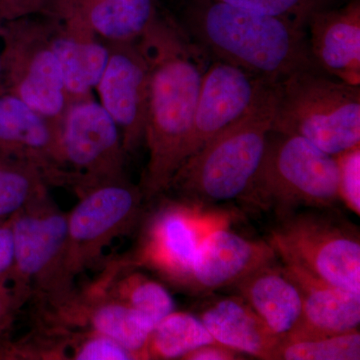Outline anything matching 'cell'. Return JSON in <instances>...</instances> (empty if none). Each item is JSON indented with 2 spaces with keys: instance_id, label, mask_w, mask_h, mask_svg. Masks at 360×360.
<instances>
[{
  "instance_id": "obj_8",
  "label": "cell",
  "mask_w": 360,
  "mask_h": 360,
  "mask_svg": "<svg viewBox=\"0 0 360 360\" xmlns=\"http://www.w3.org/2000/svg\"><path fill=\"white\" fill-rule=\"evenodd\" d=\"M56 18L27 16L0 25L4 39L0 92L25 101L52 124L63 129L68 96L51 45Z\"/></svg>"
},
{
  "instance_id": "obj_20",
  "label": "cell",
  "mask_w": 360,
  "mask_h": 360,
  "mask_svg": "<svg viewBox=\"0 0 360 360\" xmlns=\"http://www.w3.org/2000/svg\"><path fill=\"white\" fill-rule=\"evenodd\" d=\"M231 288L283 340L300 323L302 293L276 260L251 272Z\"/></svg>"
},
{
  "instance_id": "obj_31",
  "label": "cell",
  "mask_w": 360,
  "mask_h": 360,
  "mask_svg": "<svg viewBox=\"0 0 360 360\" xmlns=\"http://www.w3.org/2000/svg\"><path fill=\"white\" fill-rule=\"evenodd\" d=\"M6 281L0 279V333L11 323L14 311L32 296L30 291L16 284L9 288Z\"/></svg>"
},
{
  "instance_id": "obj_5",
  "label": "cell",
  "mask_w": 360,
  "mask_h": 360,
  "mask_svg": "<svg viewBox=\"0 0 360 360\" xmlns=\"http://www.w3.org/2000/svg\"><path fill=\"white\" fill-rule=\"evenodd\" d=\"M274 87L271 131L302 137L333 156L359 146L360 85L307 70Z\"/></svg>"
},
{
  "instance_id": "obj_14",
  "label": "cell",
  "mask_w": 360,
  "mask_h": 360,
  "mask_svg": "<svg viewBox=\"0 0 360 360\" xmlns=\"http://www.w3.org/2000/svg\"><path fill=\"white\" fill-rule=\"evenodd\" d=\"M42 319L47 326L63 329L82 328L96 331L120 343L134 359H148L146 349L155 323L91 283Z\"/></svg>"
},
{
  "instance_id": "obj_23",
  "label": "cell",
  "mask_w": 360,
  "mask_h": 360,
  "mask_svg": "<svg viewBox=\"0 0 360 360\" xmlns=\"http://www.w3.org/2000/svg\"><path fill=\"white\" fill-rule=\"evenodd\" d=\"M135 269L129 258L116 260L94 283L148 316L156 326L174 311V298L162 284Z\"/></svg>"
},
{
  "instance_id": "obj_27",
  "label": "cell",
  "mask_w": 360,
  "mask_h": 360,
  "mask_svg": "<svg viewBox=\"0 0 360 360\" xmlns=\"http://www.w3.org/2000/svg\"><path fill=\"white\" fill-rule=\"evenodd\" d=\"M252 13L288 20L307 30L312 14L333 6L335 0H217Z\"/></svg>"
},
{
  "instance_id": "obj_2",
  "label": "cell",
  "mask_w": 360,
  "mask_h": 360,
  "mask_svg": "<svg viewBox=\"0 0 360 360\" xmlns=\"http://www.w3.org/2000/svg\"><path fill=\"white\" fill-rule=\"evenodd\" d=\"M187 2L174 20L212 60L236 66L271 84L296 71L321 70L310 54L304 28L217 0Z\"/></svg>"
},
{
  "instance_id": "obj_17",
  "label": "cell",
  "mask_w": 360,
  "mask_h": 360,
  "mask_svg": "<svg viewBox=\"0 0 360 360\" xmlns=\"http://www.w3.org/2000/svg\"><path fill=\"white\" fill-rule=\"evenodd\" d=\"M307 33L310 54L322 72L360 85V0L312 14Z\"/></svg>"
},
{
  "instance_id": "obj_33",
  "label": "cell",
  "mask_w": 360,
  "mask_h": 360,
  "mask_svg": "<svg viewBox=\"0 0 360 360\" xmlns=\"http://www.w3.org/2000/svg\"><path fill=\"white\" fill-rule=\"evenodd\" d=\"M184 360H238L243 359V354L224 347L220 343L213 342L202 345L189 352Z\"/></svg>"
},
{
  "instance_id": "obj_11",
  "label": "cell",
  "mask_w": 360,
  "mask_h": 360,
  "mask_svg": "<svg viewBox=\"0 0 360 360\" xmlns=\"http://www.w3.org/2000/svg\"><path fill=\"white\" fill-rule=\"evenodd\" d=\"M61 148L72 172L73 191L104 180L127 176V153L117 125L92 98L70 103L63 118Z\"/></svg>"
},
{
  "instance_id": "obj_6",
  "label": "cell",
  "mask_w": 360,
  "mask_h": 360,
  "mask_svg": "<svg viewBox=\"0 0 360 360\" xmlns=\"http://www.w3.org/2000/svg\"><path fill=\"white\" fill-rule=\"evenodd\" d=\"M267 241L283 264L360 293L359 229L333 207L305 208L277 219Z\"/></svg>"
},
{
  "instance_id": "obj_21",
  "label": "cell",
  "mask_w": 360,
  "mask_h": 360,
  "mask_svg": "<svg viewBox=\"0 0 360 360\" xmlns=\"http://www.w3.org/2000/svg\"><path fill=\"white\" fill-rule=\"evenodd\" d=\"M51 45L58 58L68 105L91 98L103 77L110 49L91 33L66 27L56 20L51 34Z\"/></svg>"
},
{
  "instance_id": "obj_29",
  "label": "cell",
  "mask_w": 360,
  "mask_h": 360,
  "mask_svg": "<svg viewBox=\"0 0 360 360\" xmlns=\"http://www.w3.org/2000/svg\"><path fill=\"white\" fill-rule=\"evenodd\" d=\"M338 167L340 200L348 210L360 214V148L335 156Z\"/></svg>"
},
{
  "instance_id": "obj_19",
  "label": "cell",
  "mask_w": 360,
  "mask_h": 360,
  "mask_svg": "<svg viewBox=\"0 0 360 360\" xmlns=\"http://www.w3.org/2000/svg\"><path fill=\"white\" fill-rule=\"evenodd\" d=\"M198 317L217 343L257 359L276 360L283 338L272 333L238 295L212 300Z\"/></svg>"
},
{
  "instance_id": "obj_34",
  "label": "cell",
  "mask_w": 360,
  "mask_h": 360,
  "mask_svg": "<svg viewBox=\"0 0 360 360\" xmlns=\"http://www.w3.org/2000/svg\"><path fill=\"white\" fill-rule=\"evenodd\" d=\"M99 1L101 0H60L56 20L65 21L72 16L82 14Z\"/></svg>"
},
{
  "instance_id": "obj_32",
  "label": "cell",
  "mask_w": 360,
  "mask_h": 360,
  "mask_svg": "<svg viewBox=\"0 0 360 360\" xmlns=\"http://www.w3.org/2000/svg\"><path fill=\"white\" fill-rule=\"evenodd\" d=\"M15 245L11 219L0 220V279L13 281Z\"/></svg>"
},
{
  "instance_id": "obj_18",
  "label": "cell",
  "mask_w": 360,
  "mask_h": 360,
  "mask_svg": "<svg viewBox=\"0 0 360 360\" xmlns=\"http://www.w3.org/2000/svg\"><path fill=\"white\" fill-rule=\"evenodd\" d=\"M283 266L302 296L300 323L283 340L341 335L359 329L360 293L326 283L293 265Z\"/></svg>"
},
{
  "instance_id": "obj_22",
  "label": "cell",
  "mask_w": 360,
  "mask_h": 360,
  "mask_svg": "<svg viewBox=\"0 0 360 360\" xmlns=\"http://www.w3.org/2000/svg\"><path fill=\"white\" fill-rule=\"evenodd\" d=\"M158 0H101L63 25L92 33L105 44L136 42L160 15Z\"/></svg>"
},
{
  "instance_id": "obj_9",
  "label": "cell",
  "mask_w": 360,
  "mask_h": 360,
  "mask_svg": "<svg viewBox=\"0 0 360 360\" xmlns=\"http://www.w3.org/2000/svg\"><path fill=\"white\" fill-rule=\"evenodd\" d=\"M77 205L68 212L66 270L75 281L115 239L139 224L144 200L141 186L127 176L104 180L75 191Z\"/></svg>"
},
{
  "instance_id": "obj_24",
  "label": "cell",
  "mask_w": 360,
  "mask_h": 360,
  "mask_svg": "<svg viewBox=\"0 0 360 360\" xmlns=\"http://www.w3.org/2000/svg\"><path fill=\"white\" fill-rule=\"evenodd\" d=\"M217 342L200 317L174 311L158 322L149 338L148 359H182L189 352Z\"/></svg>"
},
{
  "instance_id": "obj_12",
  "label": "cell",
  "mask_w": 360,
  "mask_h": 360,
  "mask_svg": "<svg viewBox=\"0 0 360 360\" xmlns=\"http://www.w3.org/2000/svg\"><path fill=\"white\" fill-rule=\"evenodd\" d=\"M274 84L236 66L212 60L206 68L184 161L252 110ZM182 165V163H181Z\"/></svg>"
},
{
  "instance_id": "obj_30",
  "label": "cell",
  "mask_w": 360,
  "mask_h": 360,
  "mask_svg": "<svg viewBox=\"0 0 360 360\" xmlns=\"http://www.w3.org/2000/svg\"><path fill=\"white\" fill-rule=\"evenodd\" d=\"M60 0H0V20L44 15L56 20Z\"/></svg>"
},
{
  "instance_id": "obj_35",
  "label": "cell",
  "mask_w": 360,
  "mask_h": 360,
  "mask_svg": "<svg viewBox=\"0 0 360 360\" xmlns=\"http://www.w3.org/2000/svg\"><path fill=\"white\" fill-rule=\"evenodd\" d=\"M1 82H2V70H1V59H0V90H1Z\"/></svg>"
},
{
  "instance_id": "obj_28",
  "label": "cell",
  "mask_w": 360,
  "mask_h": 360,
  "mask_svg": "<svg viewBox=\"0 0 360 360\" xmlns=\"http://www.w3.org/2000/svg\"><path fill=\"white\" fill-rule=\"evenodd\" d=\"M70 359L134 360V355L108 336L85 329L68 333Z\"/></svg>"
},
{
  "instance_id": "obj_13",
  "label": "cell",
  "mask_w": 360,
  "mask_h": 360,
  "mask_svg": "<svg viewBox=\"0 0 360 360\" xmlns=\"http://www.w3.org/2000/svg\"><path fill=\"white\" fill-rule=\"evenodd\" d=\"M110 58L96 89L115 120L127 155L144 143L148 123L150 66L139 42L106 44Z\"/></svg>"
},
{
  "instance_id": "obj_7",
  "label": "cell",
  "mask_w": 360,
  "mask_h": 360,
  "mask_svg": "<svg viewBox=\"0 0 360 360\" xmlns=\"http://www.w3.org/2000/svg\"><path fill=\"white\" fill-rule=\"evenodd\" d=\"M11 219L15 245L11 281L30 291L41 312L58 309L77 291L66 270L68 212L49 193Z\"/></svg>"
},
{
  "instance_id": "obj_25",
  "label": "cell",
  "mask_w": 360,
  "mask_h": 360,
  "mask_svg": "<svg viewBox=\"0 0 360 360\" xmlns=\"http://www.w3.org/2000/svg\"><path fill=\"white\" fill-rule=\"evenodd\" d=\"M44 172L35 165L0 156V220L11 219L49 193Z\"/></svg>"
},
{
  "instance_id": "obj_4",
  "label": "cell",
  "mask_w": 360,
  "mask_h": 360,
  "mask_svg": "<svg viewBox=\"0 0 360 360\" xmlns=\"http://www.w3.org/2000/svg\"><path fill=\"white\" fill-rule=\"evenodd\" d=\"M238 200L277 219L305 208L333 207L340 200L338 162L302 137L270 130L257 172Z\"/></svg>"
},
{
  "instance_id": "obj_16",
  "label": "cell",
  "mask_w": 360,
  "mask_h": 360,
  "mask_svg": "<svg viewBox=\"0 0 360 360\" xmlns=\"http://www.w3.org/2000/svg\"><path fill=\"white\" fill-rule=\"evenodd\" d=\"M219 227L203 238L184 290L193 295H212L231 288L251 272L277 260L269 241L255 240Z\"/></svg>"
},
{
  "instance_id": "obj_3",
  "label": "cell",
  "mask_w": 360,
  "mask_h": 360,
  "mask_svg": "<svg viewBox=\"0 0 360 360\" xmlns=\"http://www.w3.org/2000/svg\"><path fill=\"white\" fill-rule=\"evenodd\" d=\"M274 87L233 124L188 156L175 172L167 193L201 208L239 200L250 186L264 155L271 130Z\"/></svg>"
},
{
  "instance_id": "obj_26",
  "label": "cell",
  "mask_w": 360,
  "mask_h": 360,
  "mask_svg": "<svg viewBox=\"0 0 360 360\" xmlns=\"http://www.w3.org/2000/svg\"><path fill=\"white\" fill-rule=\"evenodd\" d=\"M359 329L341 335L283 340L276 360H359Z\"/></svg>"
},
{
  "instance_id": "obj_15",
  "label": "cell",
  "mask_w": 360,
  "mask_h": 360,
  "mask_svg": "<svg viewBox=\"0 0 360 360\" xmlns=\"http://www.w3.org/2000/svg\"><path fill=\"white\" fill-rule=\"evenodd\" d=\"M0 156L35 165L49 186H68L61 129L8 92H0Z\"/></svg>"
},
{
  "instance_id": "obj_1",
  "label": "cell",
  "mask_w": 360,
  "mask_h": 360,
  "mask_svg": "<svg viewBox=\"0 0 360 360\" xmlns=\"http://www.w3.org/2000/svg\"><path fill=\"white\" fill-rule=\"evenodd\" d=\"M150 66L144 143L148 161L142 179L144 200L167 193L184 162L198 94L210 58L162 11L139 40Z\"/></svg>"
},
{
  "instance_id": "obj_10",
  "label": "cell",
  "mask_w": 360,
  "mask_h": 360,
  "mask_svg": "<svg viewBox=\"0 0 360 360\" xmlns=\"http://www.w3.org/2000/svg\"><path fill=\"white\" fill-rule=\"evenodd\" d=\"M162 202L146 221L136 252L129 258L135 269L153 270L184 290L201 241L214 229L229 226L236 215L175 198Z\"/></svg>"
}]
</instances>
